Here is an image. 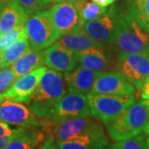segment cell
<instances>
[{
    "label": "cell",
    "instance_id": "6da1fadb",
    "mask_svg": "<svg viewBox=\"0 0 149 149\" xmlns=\"http://www.w3.org/2000/svg\"><path fill=\"white\" fill-rule=\"evenodd\" d=\"M63 78L56 70L47 69L43 73L29 104L38 118L46 119L53 115L56 105L66 92Z\"/></svg>",
    "mask_w": 149,
    "mask_h": 149
},
{
    "label": "cell",
    "instance_id": "7a4b0ae2",
    "mask_svg": "<svg viewBox=\"0 0 149 149\" xmlns=\"http://www.w3.org/2000/svg\"><path fill=\"white\" fill-rule=\"evenodd\" d=\"M112 50L116 54L149 53V32L141 27L130 13L118 14Z\"/></svg>",
    "mask_w": 149,
    "mask_h": 149
},
{
    "label": "cell",
    "instance_id": "3957f363",
    "mask_svg": "<svg viewBox=\"0 0 149 149\" xmlns=\"http://www.w3.org/2000/svg\"><path fill=\"white\" fill-rule=\"evenodd\" d=\"M149 120V108L143 100L134 102L116 118L107 124L110 138L121 141L138 136L143 132Z\"/></svg>",
    "mask_w": 149,
    "mask_h": 149
},
{
    "label": "cell",
    "instance_id": "277c9868",
    "mask_svg": "<svg viewBox=\"0 0 149 149\" xmlns=\"http://www.w3.org/2000/svg\"><path fill=\"white\" fill-rule=\"evenodd\" d=\"M26 30L27 40L33 51H42L61 37L54 27L48 10L38 11L28 15Z\"/></svg>",
    "mask_w": 149,
    "mask_h": 149
},
{
    "label": "cell",
    "instance_id": "5b68a950",
    "mask_svg": "<svg viewBox=\"0 0 149 149\" xmlns=\"http://www.w3.org/2000/svg\"><path fill=\"white\" fill-rule=\"evenodd\" d=\"M91 116L100 120L105 125L121 114L135 102L133 95H87Z\"/></svg>",
    "mask_w": 149,
    "mask_h": 149
},
{
    "label": "cell",
    "instance_id": "8992f818",
    "mask_svg": "<svg viewBox=\"0 0 149 149\" xmlns=\"http://www.w3.org/2000/svg\"><path fill=\"white\" fill-rule=\"evenodd\" d=\"M117 56L119 72L137 91L142 90L149 76V53H120Z\"/></svg>",
    "mask_w": 149,
    "mask_h": 149
},
{
    "label": "cell",
    "instance_id": "52a82bcc",
    "mask_svg": "<svg viewBox=\"0 0 149 149\" xmlns=\"http://www.w3.org/2000/svg\"><path fill=\"white\" fill-rule=\"evenodd\" d=\"M52 134L56 142L77 138L89 133L104 131L99 121L90 117H75L52 123Z\"/></svg>",
    "mask_w": 149,
    "mask_h": 149
},
{
    "label": "cell",
    "instance_id": "ba28073f",
    "mask_svg": "<svg viewBox=\"0 0 149 149\" xmlns=\"http://www.w3.org/2000/svg\"><path fill=\"white\" fill-rule=\"evenodd\" d=\"M0 121L22 128L42 129L43 119L37 118L32 109L21 102L1 100Z\"/></svg>",
    "mask_w": 149,
    "mask_h": 149
},
{
    "label": "cell",
    "instance_id": "9c48e42d",
    "mask_svg": "<svg viewBox=\"0 0 149 149\" xmlns=\"http://www.w3.org/2000/svg\"><path fill=\"white\" fill-rule=\"evenodd\" d=\"M48 11L54 27L61 37L84 25L75 0L56 3Z\"/></svg>",
    "mask_w": 149,
    "mask_h": 149
},
{
    "label": "cell",
    "instance_id": "30bf717a",
    "mask_svg": "<svg viewBox=\"0 0 149 149\" xmlns=\"http://www.w3.org/2000/svg\"><path fill=\"white\" fill-rule=\"evenodd\" d=\"M90 116H91V113L87 96L83 94L69 92L68 95H65L57 103L53 115L47 119L53 124L70 118Z\"/></svg>",
    "mask_w": 149,
    "mask_h": 149
},
{
    "label": "cell",
    "instance_id": "8fae6325",
    "mask_svg": "<svg viewBox=\"0 0 149 149\" xmlns=\"http://www.w3.org/2000/svg\"><path fill=\"white\" fill-rule=\"evenodd\" d=\"M47 69L43 66L25 75L18 77L10 88L0 96V100H8L29 104L42 75Z\"/></svg>",
    "mask_w": 149,
    "mask_h": 149
},
{
    "label": "cell",
    "instance_id": "7c38bea8",
    "mask_svg": "<svg viewBox=\"0 0 149 149\" xmlns=\"http://www.w3.org/2000/svg\"><path fill=\"white\" fill-rule=\"evenodd\" d=\"M134 86L118 71L102 72L96 79L91 93L107 95H133Z\"/></svg>",
    "mask_w": 149,
    "mask_h": 149
},
{
    "label": "cell",
    "instance_id": "4fadbf2b",
    "mask_svg": "<svg viewBox=\"0 0 149 149\" xmlns=\"http://www.w3.org/2000/svg\"><path fill=\"white\" fill-rule=\"evenodd\" d=\"M118 14L112 8L102 16L83 25L85 32L96 42L102 44H111L116 32Z\"/></svg>",
    "mask_w": 149,
    "mask_h": 149
},
{
    "label": "cell",
    "instance_id": "5bb4252c",
    "mask_svg": "<svg viewBox=\"0 0 149 149\" xmlns=\"http://www.w3.org/2000/svg\"><path fill=\"white\" fill-rule=\"evenodd\" d=\"M45 65L57 71H70L76 66L78 52L65 48L55 42L42 51Z\"/></svg>",
    "mask_w": 149,
    "mask_h": 149
},
{
    "label": "cell",
    "instance_id": "9a60e30c",
    "mask_svg": "<svg viewBox=\"0 0 149 149\" xmlns=\"http://www.w3.org/2000/svg\"><path fill=\"white\" fill-rule=\"evenodd\" d=\"M78 62L87 69L99 72H108L115 65L111 52L106 49L105 44L78 52ZM118 67V66H117Z\"/></svg>",
    "mask_w": 149,
    "mask_h": 149
},
{
    "label": "cell",
    "instance_id": "2e32d148",
    "mask_svg": "<svg viewBox=\"0 0 149 149\" xmlns=\"http://www.w3.org/2000/svg\"><path fill=\"white\" fill-rule=\"evenodd\" d=\"M101 73L80 65L65 72L63 77L69 92L88 95L91 93L96 79Z\"/></svg>",
    "mask_w": 149,
    "mask_h": 149
},
{
    "label": "cell",
    "instance_id": "e0dca14e",
    "mask_svg": "<svg viewBox=\"0 0 149 149\" xmlns=\"http://www.w3.org/2000/svg\"><path fill=\"white\" fill-rule=\"evenodd\" d=\"M46 135L41 128L19 127L14 129L10 141L4 149H36L46 139Z\"/></svg>",
    "mask_w": 149,
    "mask_h": 149
},
{
    "label": "cell",
    "instance_id": "ac0fdd59",
    "mask_svg": "<svg viewBox=\"0 0 149 149\" xmlns=\"http://www.w3.org/2000/svg\"><path fill=\"white\" fill-rule=\"evenodd\" d=\"M56 143L59 149H106L109 146V139L104 130L56 142Z\"/></svg>",
    "mask_w": 149,
    "mask_h": 149
},
{
    "label": "cell",
    "instance_id": "d6986e66",
    "mask_svg": "<svg viewBox=\"0 0 149 149\" xmlns=\"http://www.w3.org/2000/svg\"><path fill=\"white\" fill-rule=\"evenodd\" d=\"M56 42L63 47L72 50L76 52L104 45L91 38L85 32L83 27L61 36Z\"/></svg>",
    "mask_w": 149,
    "mask_h": 149
},
{
    "label": "cell",
    "instance_id": "ffe728a7",
    "mask_svg": "<svg viewBox=\"0 0 149 149\" xmlns=\"http://www.w3.org/2000/svg\"><path fill=\"white\" fill-rule=\"evenodd\" d=\"M28 15L15 2L0 11V34L14 27L26 25Z\"/></svg>",
    "mask_w": 149,
    "mask_h": 149
},
{
    "label": "cell",
    "instance_id": "44dd1931",
    "mask_svg": "<svg viewBox=\"0 0 149 149\" xmlns=\"http://www.w3.org/2000/svg\"><path fill=\"white\" fill-rule=\"evenodd\" d=\"M45 65L42 51L30 50L10 66L17 78L43 67Z\"/></svg>",
    "mask_w": 149,
    "mask_h": 149
},
{
    "label": "cell",
    "instance_id": "7402d4cb",
    "mask_svg": "<svg viewBox=\"0 0 149 149\" xmlns=\"http://www.w3.org/2000/svg\"><path fill=\"white\" fill-rule=\"evenodd\" d=\"M31 49L27 35L21 37L17 42L2 52V59L0 63V70L8 68L13 64L17 60L28 52Z\"/></svg>",
    "mask_w": 149,
    "mask_h": 149
},
{
    "label": "cell",
    "instance_id": "603a6c76",
    "mask_svg": "<svg viewBox=\"0 0 149 149\" xmlns=\"http://www.w3.org/2000/svg\"><path fill=\"white\" fill-rule=\"evenodd\" d=\"M75 3L79 8L84 23L100 17L107 11L106 7H102L93 1L89 2L88 0H75Z\"/></svg>",
    "mask_w": 149,
    "mask_h": 149
},
{
    "label": "cell",
    "instance_id": "cb8c5ba5",
    "mask_svg": "<svg viewBox=\"0 0 149 149\" xmlns=\"http://www.w3.org/2000/svg\"><path fill=\"white\" fill-rule=\"evenodd\" d=\"M129 13L141 27L149 32V0H134Z\"/></svg>",
    "mask_w": 149,
    "mask_h": 149
},
{
    "label": "cell",
    "instance_id": "d4e9b609",
    "mask_svg": "<svg viewBox=\"0 0 149 149\" xmlns=\"http://www.w3.org/2000/svg\"><path fill=\"white\" fill-rule=\"evenodd\" d=\"M27 35L26 25L14 27L8 32L0 34V51L3 52L9 48L21 37Z\"/></svg>",
    "mask_w": 149,
    "mask_h": 149
},
{
    "label": "cell",
    "instance_id": "484cf974",
    "mask_svg": "<svg viewBox=\"0 0 149 149\" xmlns=\"http://www.w3.org/2000/svg\"><path fill=\"white\" fill-rule=\"evenodd\" d=\"M106 149H147L143 135H138L126 140L117 141Z\"/></svg>",
    "mask_w": 149,
    "mask_h": 149
},
{
    "label": "cell",
    "instance_id": "4316f807",
    "mask_svg": "<svg viewBox=\"0 0 149 149\" xmlns=\"http://www.w3.org/2000/svg\"><path fill=\"white\" fill-rule=\"evenodd\" d=\"M17 79L11 68L0 70V96L10 88Z\"/></svg>",
    "mask_w": 149,
    "mask_h": 149
},
{
    "label": "cell",
    "instance_id": "83f0119b",
    "mask_svg": "<svg viewBox=\"0 0 149 149\" xmlns=\"http://www.w3.org/2000/svg\"><path fill=\"white\" fill-rule=\"evenodd\" d=\"M16 2L27 15L38 12L47 6L42 0H16Z\"/></svg>",
    "mask_w": 149,
    "mask_h": 149
},
{
    "label": "cell",
    "instance_id": "f1b7e54d",
    "mask_svg": "<svg viewBox=\"0 0 149 149\" xmlns=\"http://www.w3.org/2000/svg\"><path fill=\"white\" fill-rule=\"evenodd\" d=\"M37 149H59V147L53 135H49Z\"/></svg>",
    "mask_w": 149,
    "mask_h": 149
},
{
    "label": "cell",
    "instance_id": "f546056e",
    "mask_svg": "<svg viewBox=\"0 0 149 149\" xmlns=\"http://www.w3.org/2000/svg\"><path fill=\"white\" fill-rule=\"evenodd\" d=\"M14 129H11L8 123L0 121V139L12 137Z\"/></svg>",
    "mask_w": 149,
    "mask_h": 149
},
{
    "label": "cell",
    "instance_id": "4dcf8cb0",
    "mask_svg": "<svg viewBox=\"0 0 149 149\" xmlns=\"http://www.w3.org/2000/svg\"><path fill=\"white\" fill-rule=\"evenodd\" d=\"M142 99L149 108V82H145L142 88Z\"/></svg>",
    "mask_w": 149,
    "mask_h": 149
},
{
    "label": "cell",
    "instance_id": "1f68e13d",
    "mask_svg": "<svg viewBox=\"0 0 149 149\" xmlns=\"http://www.w3.org/2000/svg\"><path fill=\"white\" fill-rule=\"evenodd\" d=\"M96 3L97 4L102 6V7H107V6L112 4L115 0H91Z\"/></svg>",
    "mask_w": 149,
    "mask_h": 149
},
{
    "label": "cell",
    "instance_id": "d6a6232c",
    "mask_svg": "<svg viewBox=\"0 0 149 149\" xmlns=\"http://www.w3.org/2000/svg\"><path fill=\"white\" fill-rule=\"evenodd\" d=\"M15 2H16V0H0V11L7 6L10 5Z\"/></svg>",
    "mask_w": 149,
    "mask_h": 149
},
{
    "label": "cell",
    "instance_id": "836d02e7",
    "mask_svg": "<svg viewBox=\"0 0 149 149\" xmlns=\"http://www.w3.org/2000/svg\"><path fill=\"white\" fill-rule=\"evenodd\" d=\"M10 139L11 137H8V138H3V139H0V149L5 148L8 142L10 141Z\"/></svg>",
    "mask_w": 149,
    "mask_h": 149
},
{
    "label": "cell",
    "instance_id": "e575fe53",
    "mask_svg": "<svg viewBox=\"0 0 149 149\" xmlns=\"http://www.w3.org/2000/svg\"><path fill=\"white\" fill-rule=\"evenodd\" d=\"M143 132L145 134H148V135H149V120H148V123H147V125H146L145 128H144Z\"/></svg>",
    "mask_w": 149,
    "mask_h": 149
},
{
    "label": "cell",
    "instance_id": "d590c367",
    "mask_svg": "<svg viewBox=\"0 0 149 149\" xmlns=\"http://www.w3.org/2000/svg\"><path fill=\"white\" fill-rule=\"evenodd\" d=\"M66 1H69V0H52V2L56 3H63V2H66Z\"/></svg>",
    "mask_w": 149,
    "mask_h": 149
},
{
    "label": "cell",
    "instance_id": "8d00e7d4",
    "mask_svg": "<svg viewBox=\"0 0 149 149\" xmlns=\"http://www.w3.org/2000/svg\"><path fill=\"white\" fill-rule=\"evenodd\" d=\"M42 2L45 3V4H47V5L48 3H52V0H42Z\"/></svg>",
    "mask_w": 149,
    "mask_h": 149
},
{
    "label": "cell",
    "instance_id": "74e56055",
    "mask_svg": "<svg viewBox=\"0 0 149 149\" xmlns=\"http://www.w3.org/2000/svg\"><path fill=\"white\" fill-rule=\"evenodd\" d=\"M146 146H147V149H149V137L146 140Z\"/></svg>",
    "mask_w": 149,
    "mask_h": 149
},
{
    "label": "cell",
    "instance_id": "f35d334b",
    "mask_svg": "<svg viewBox=\"0 0 149 149\" xmlns=\"http://www.w3.org/2000/svg\"><path fill=\"white\" fill-rule=\"evenodd\" d=\"M1 59H2V52L0 51V63H1Z\"/></svg>",
    "mask_w": 149,
    "mask_h": 149
},
{
    "label": "cell",
    "instance_id": "ab89813d",
    "mask_svg": "<svg viewBox=\"0 0 149 149\" xmlns=\"http://www.w3.org/2000/svg\"><path fill=\"white\" fill-rule=\"evenodd\" d=\"M145 82H149V76H148V79L146 80V81H145Z\"/></svg>",
    "mask_w": 149,
    "mask_h": 149
}]
</instances>
